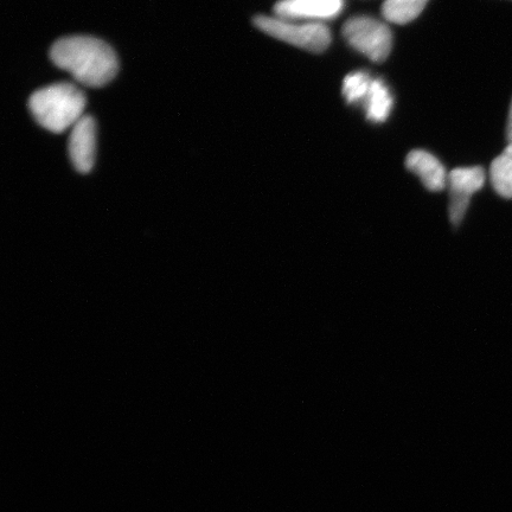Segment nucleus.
I'll use <instances>...</instances> for the list:
<instances>
[{"label":"nucleus","instance_id":"nucleus-1","mask_svg":"<svg viewBox=\"0 0 512 512\" xmlns=\"http://www.w3.org/2000/svg\"><path fill=\"white\" fill-rule=\"evenodd\" d=\"M56 67L67 70L73 78L88 87H101L118 73L114 50L99 38L69 36L56 41L50 49Z\"/></svg>","mask_w":512,"mask_h":512},{"label":"nucleus","instance_id":"nucleus-2","mask_svg":"<svg viewBox=\"0 0 512 512\" xmlns=\"http://www.w3.org/2000/svg\"><path fill=\"white\" fill-rule=\"evenodd\" d=\"M86 98L72 83H55L31 95L29 108L37 124L54 133L73 127L83 117Z\"/></svg>","mask_w":512,"mask_h":512},{"label":"nucleus","instance_id":"nucleus-3","mask_svg":"<svg viewBox=\"0 0 512 512\" xmlns=\"http://www.w3.org/2000/svg\"><path fill=\"white\" fill-rule=\"evenodd\" d=\"M254 24L265 34L310 53H323L332 40L330 29L324 23L288 21L277 16H256Z\"/></svg>","mask_w":512,"mask_h":512},{"label":"nucleus","instance_id":"nucleus-4","mask_svg":"<svg viewBox=\"0 0 512 512\" xmlns=\"http://www.w3.org/2000/svg\"><path fill=\"white\" fill-rule=\"evenodd\" d=\"M343 36L351 48L376 63L386 61L392 51V31L374 17H351L344 24Z\"/></svg>","mask_w":512,"mask_h":512},{"label":"nucleus","instance_id":"nucleus-5","mask_svg":"<svg viewBox=\"0 0 512 512\" xmlns=\"http://www.w3.org/2000/svg\"><path fill=\"white\" fill-rule=\"evenodd\" d=\"M485 170L482 166L457 168L448 174L447 187L450 190V220L454 227L463 222L471 198L484 187Z\"/></svg>","mask_w":512,"mask_h":512},{"label":"nucleus","instance_id":"nucleus-6","mask_svg":"<svg viewBox=\"0 0 512 512\" xmlns=\"http://www.w3.org/2000/svg\"><path fill=\"white\" fill-rule=\"evenodd\" d=\"M344 0H279L274 16L288 21L324 23L342 14Z\"/></svg>","mask_w":512,"mask_h":512},{"label":"nucleus","instance_id":"nucleus-7","mask_svg":"<svg viewBox=\"0 0 512 512\" xmlns=\"http://www.w3.org/2000/svg\"><path fill=\"white\" fill-rule=\"evenodd\" d=\"M95 149V121L89 115H83L73 126L69 137V157L74 168L82 174L91 171L95 160Z\"/></svg>","mask_w":512,"mask_h":512},{"label":"nucleus","instance_id":"nucleus-8","mask_svg":"<svg viewBox=\"0 0 512 512\" xmlns=\"http://www.w3.org/2000/svg\"><path fill=\"white\" fill-rule=\"evenodd\" d=\"M407 169L418 176L427 190L438 192L444 190L448 181L445 166L432 153L414 150L406 158Z\"/></svg>","mask_w":512,"mask_h":512},{"label":"nucleus","instance_id":"nucleus-9","mask_svg":"<svg viewBox=\"0 0 512 512\" xmlns=\"http://www.w3.org/2000/svg\"><path fill=\"white\" fill-rule=\"evenodd\" d=\"M394 106L392 92L382 79H374L366 100L363 102L366 117L371 123L381 124L389 118Z\"/></svg>","mask_w":512,"mask_h":512},{"label":"nucleus","instance_id":"nucleus-10","mask_svg":"<svg viewBox=\"0 0 512 512\" xmlns=\"http://www.w3.org/2000/svg\"><path fill=\"white\" fill-rule=\"evenodd\" d=\"M492 187L497 194L510 200L512 198V144L494 159L490 168Z\"/></svg>","mask_w":512,"mask_h":512},{"label":"nucleus","instance_id":"nucleus-11","mask_svg":"<svg viewBox=\"0 0 512 512\" xmlns=\"http://www.w3.org/2000/svg\"><path fill=\"white\" fill-rule=\"evenodd\" d=\"M428 2L430 0H386L382 6V15L390 23H411L421 15Z\"/></svg>","mask_w":512,"mask_h":512},{"label":"nucleus","instance_id":"nucleus-12","mask_svg":"<svg viewBox=\"0 0 512 512\" xmlns=\"http://www.w3.org/2000/svg\"><path fill=\"white\" fill-rule=\"evenodd\" d=\"M374 78L364 70L352 72L343 81L342 93L349 105H360L366 100Z\"/></svg>","mask_w":512,"mask_h":512},{"label":"nucleus","instance_id":"nucleus-13","mask_svg":"<svg viewBox=\"0 0 512 512\" xmlns=\"http://www.w3.org/2000/svg\"><path fill=\"white\" fill-rule=\"evenodd\" d=\"M505 133H507L508 144H512V101H511L510 111H509L507 131H505Z\"/></svg>","mask_w":512,"mask_h":512}]
</instances>
